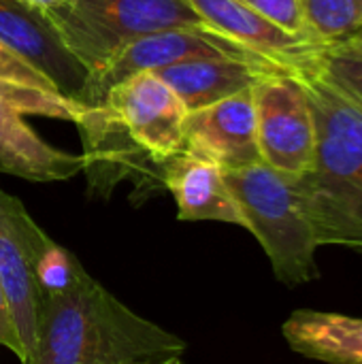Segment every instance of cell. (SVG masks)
I'll use <instances>...</instances> for the list:
<instances>
[{
    "instance_id": "6da1fadb",
    "label": "cell",
    "mask_w": 362,
    "mask_h": 364,
    "mask_svg": "<svg viewBox=\"0 0 362 364\" xmlns=\"http://www.w3.org/2000/svg\"><path fill=\"white\" fill-rule=\"evenodd\" d=\"M183 350L177 335L128 309L81 267L47 296L28 364H137Z\"/></svg>"
},
{
    "instance_id": "7a4b0ae2",
    "label": "cell",
    "mask_w": 362,
    "mask_h": 364,
    "mask_svg": "<svg viewBox=\"0 0 362 364\" xmlns=\"http://www.w3.org/2000/svg\"><path fill=\"white\" fill-rule=\"evenodd\" d=\"M316 122V156L297 177L318 247L362 252V109L318 70L299 77Z\"/></svg>"
},
{
    "instance_id": "3957f363",
    "label": "cell",
    "mask_w": 362,
    "mask_h": 364,
    "mask_svg": "<svg viewBox=\"0 0 362 364\" xmlns=\"http://www.w3.org/2000/svg\"><path fill=\"white\" fill-rule=\"evenodd\" d=\"M224 181L237 200L245 228L258 239L273 273L286 286L316 279V237L305 215L297 177L265 162L224 171Z\"/></svg>"
},
{
    "instance_id": "277c9868",
    "label": "cell",
    "mask_w": 362,
    "mask_h": 364,
    "mask_svg": "<svg viewBox=\"0 0 362 364\" xmlns=\"http://www.w3.org/2000/svg\"><path fill=\"white\" fill-rule=\"evenodd\" d=\"M45 15L90 75L141 36L207 28L188 0H66Z\"/></svg>"
},
{
    "instance_id": "5b68a950",
    "label": "cell",
    "mask_w": 362,
    "mask_h": 364,
    "mask_svg": "<svg viewBox=\"0 0 362 364\" xmlns=\"http://www.w3.org/2000/svg\"><path fill=\"white\" fill-rule=\"evenodd\" d=\"M85 105L0 77V173L28 181H64L85 168V158L43 141L23 115L77 122Z\"/></svg>"
},
{
    "instance_id": "8992f818",
    "label": "cell",
    "mask_w": 362,
    "mask_h": 364,
    "mask_svg": "<svg viewBox=\"0 0 362 364\" xmlns=\"http://www.w3.org/2000/svg\"><path fill=\"white\" fill-rule=\"evenodd\" d=\"M53 245L55 241L32 220L23 203L0 188V286L23 346V364L34 352L47 301L43 264Z\"/></svg>"
},
{
    "instance_id": "52a82bcc",
    "label": "cell",
    "mask_w": 362,
    "mask_h": 364,
    "mask_svg": "<svg viewBox=\"0 0 362 364\" xmlns=\"http://www.w3.org/2000/svg\"><path fill=\"white\" fill-rule=\"evenodd\" d=\"M252 96L262 162L292 177L307 173L316 156V122L301 79L267 75L252 87Z\"/></svg>"
},
{
    "instance_id": "ba28073f",
    "label": "cell",
    "mask_w": 362,
    "mask_h": 364,
    "mask_svg": "<svg viewBox=\"0 0 362 364\" xmlns=\"http://www.w3.org/2000/svg\"><path fill=\"white\" fill-rule=\"evenodd\" d=\"M201 58H235V60H247V62L275 64L209 26L162 30V32H154V34H147L128 43L109 62H105L98 70H94L87 81L83 105L100 107L111 87H115L117 83H122L124 79L137 73L158 70L171 64L201 60Z\"/></svg>"
},
{
    "instance_id": "9c48e42d",
    "label": "cell",
    "mask_w": 362,
    "mask_h": 364,
    "mask_svg": "<svg viewBox=\"0 0 362 364\" xmlns=\"http://www.w3.org/2000/svg\"><path fill=\"white\" fill-rule=\"evenodd\" d=\"M126 134L156 162L164 164L183 151V122L188 109L179 96L154 73H137L109 90L105 102Z\"/></svg>"
},
{
    "instance_id": "30bf717a",
    "label": "cell",
    "mask_w": 362,
    "mask_h": 364,
    "mask_svg": "<svg viewBox=\"0 0 362 364\" xmlns=\"http://www.w3.org/2000/svg\"><path fill=\"white\" fill-rule=\"evenodd\" d=\"M0 45L41 73L60 96L83 105L90 70L62 43L45 13L0 0Z\"/></svg>"
},
{
    "instance_id": "8fae6325",
    "label": "cell",
    "mask_w": 362,
    "mask_h": 364,
    "mask_svg": "<svg viewBox=\"0 0 362 364\" xmlns=\"http://www.w3.org/2000/svg\"><path fill=\"white\" fill-rule=\"evenodd\" d=\"M183 149L218 164L222 171H239L262 162L252 87L209 107L188 111Z\"/></svg>"
},
{
    "instance_id": "7c38bea8",
    "label": "cell",
    "mask_w": 362,
    "mask_h": 364,
    "mask_svg": "<svg viewBox=\"0 0 362 364\" xmlns=\"http://www.w3.org/2000/svg\"><path fill=\"white\" fill-rule=\"evenodd\" d=\"M207 26L301 77L318 70L324 45L290 34L239 0H188Z\"/></svg>"
},
{
    "instance_id": "4fadbf2b",
    "label": "cell",
    "mask_w": 362,
    "mask_h": 364,
    "mask_svg": "<svg viewBox=\"0 0 362 364\" xmlns=\"http://www.w3.org/2000/svg\"><path fill=\"white\" fill-rule=\"evenodd\" d=\"M160 179L177 203L179 220L226 222L245 228L243 213L218 164L183 149L162 164Z\"/></svg>"
},
{
    "instance_id": "5bb4252c",
    "label": "cell",
    "mask_w": 362,
    "mask_h": 364,
    "mask_svg": "<svg viewBox=\"0 0 362 364\" xmlns=\"http://www.w3.org/2000/svg\"><path fill=\"white\" fill-rule=\"evenodd\" d=\"M154 73L179 96L188 111H196L254 87L267 75L288 70L275 64L247 62L235 58H201L171 64Z\"/></svg>"
},
{
    "instance_id": "9a60e30c",
    "label": "cell",
    "mask_w": 362,
    "mask_h": 364,
    "mask_svg": "<svg viewBox=\"0 0 362 364\" xmlns=\"http://www.w3.org/2000/svg\"><path fill=\"white\" fill-rule=\"evenodd\" d=\"M282 333L297 354L312 360L362 364V318L299 309L284 322Z\"/></svg>"
},
{
    "instance_id": "2e32d148",
    "label": "cell",
    "mask_w": 362,
    "mask_h": 364,
    "mask_svg": "<svg viewBox=\"0 0 362 364\" xmlns=\"http://www.w3.org/2000/svg\"><path fill=\"white\" fill-rule=\"evenodd\" d=\"M309 36L324 45H341L362 28V0H303Z\"/></svg>"
},
{
    "instance_id": "e0dca14e",
    "label": "cell",
    "mask_w": 362,
    "mask_h": 364,
    "mask_svg": "<svg viewBox=\"0 0 362 364\" xmlns=\"http://www.w3.org/2000/svg\"><path fill=\"white\" fill-rule=\"evenodd\" d=\"M318 73L362 109V55L344 47H326L320 58Z\"/></svg>"
},
{
    "instance_id": "ac0fdd59",
    "label": "cell",
    "mask_w": 362,
    "mask_h": 364,
    "mask_svg": "<svg viewBox=\"0 0 362 364\" xmlns=\"http://www.w3.org/2000/svg\"><path fill=\"white\" fill-rule=\"evenodd\" d=\"M239 2L252 9L254 13H258L260 17L273 21L282 30L314 41L307 30L303 0H239Z\"/></svg>"
},
{
    "instance_id": "d6986e66",
    "label": "cell",
    "mask_w": 362,
    "mask_h": 364,
    "mask_svg": "<svg viewBox=\"0 0 362 364\" xmlns=\"http://www.w3.org/2000/svg\"><path fill=\"white\" fill-rule=\"evenodd\" d=\"M0 77L2 79H9V81H15V83H21V85H30V87H41V90H47V92H55V87L41 75L36 73L34 68H30L26 62H21L19 58H15L11 51H6L2 45H0Z\"/></svg>"
},
{
    "instance_id": "ffe728a7",
    "label": "cell",
    "mask_w": 362,
    "mask_h": 364,
    "mask_svg": "<svg viewBox=\"0 0 362 364\" xmlns=\"http://www.w3.org/2000/svg\"><path fill=\"white\" fill-rule=\"evenodd\" d=\"M0 348H6L9 352H13L19 358V363L23 364V358H26L23 356V346H21L19 335L15 331V324H13L11 309H9L2 286H0Z\"/></svg>"
},
{
    "instance_id": "44dd1931",
    "label": "cell",
    "mask_w": 362,
    "mask_h": 364,
    "mask_svg": "<svg viewBox=\"0 0 362 364\" xmlns=\"http://www.w3.org/2000/svg\"><path fill=\"white\" fill-rule=\"evenodd\" d=\"M17 2H21L23 6L38 11V13H51L55 9H60L66 0H17Z\"/></svg>"
},
{
    "instance_id": "7402d4cb",
    "label": "cell",
    "mask_w": 362,
    "mask_h": 364,
    "mask_svg": "<svg viewBox=\"0 0 362 364\" xmlns=\"http://www.w3.org/2000/svg\"><path fill=\"white\" fill-rule=\"evenodd\" d=\"M333 47H344V49H348V51H354V53H358L362 55V28L361 30H356L346 43H341V45H333Z\"/></svg>"
},
{
    "instance_id": "603a6c76",
    "label": "cell",
    "mask_w": 362,
    "mask_h": 364,
    "mask_svg": "<svg viewBox=\"0 0 362 364\" xmlns=\"http://www.w3.org/2000/svg\"><path fill=\"white\" fill-rule=\"evenodd\" d=\"M137 364H181L179 356H166V358H160V360H141Z\"/></svg>"
}]
</instances>
